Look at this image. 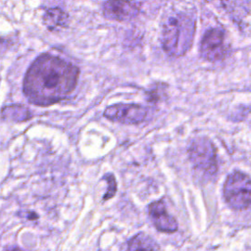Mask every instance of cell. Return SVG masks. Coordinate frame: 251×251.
I'll return each mask as SVG.
<instances>
[{
    "instance_id": "obj_12",
    "label": "cell",
    "mask_w": 251,
    "mask_h": 251,
    "mask_svg": "<svg viewBox=\"0 0 251 251\" xmlns=\"http://www.w3.org/2000/svg\"><path fill=\"white\" fill-rule=\"evenodd\" d=\"M103 179L106 180L107 182V191L106 193L104 194V197H103V201H106V200H109L111 199L112 197L115 196L116 192H117V181H116V178L115 176L109 173V174H106L104 176H103Z\"/></svg>"
},
{
    "instance_id": "obj_8",
    "label": "cell",
    "mask_w": 251,
    "mask_h": 251,
    "mask_svg": "<svg viewBox=\"0 0 251 251\" xmlns=\"http://www.w3.org/2000/svg\"><path fill=\"white\" fill-rule=\"evenodd\" d=\"M138 12V7L132 2L107 1L103 3V14L109 20L118 22L129 21L135 18Z\"/></svg>"
},
{
    "instance_id": "obj_1",
    "label": "cell",
    "mask_w": 251,
    "mask_h": 251,
    "mask_svg": "<svg viewBox=\"0 0 251 251\" xmlns=\"http://www.w3.org/2000/svg\"><path fill=\"white\" fill-rule=\"evenodd\" d=\"M79 70L66 60L50 55L38 56L28 67L23 83L26 99L37 106H49L70 96L75 90Z\"/></svg>"
},
{
    "instance_id": "obj_3",
    "label": "cell",
    "mask_w": 251,
    "mask_h": 251,
    "mask_svg": "<svg viewBox=\"0 0 251 251\" xmlns=\"http://www.w3.org/2000/svg\"><path fill=\"white\" fill-rule=\"evenodd\" d=\"M188 158L194 170L204 176H212L217 173L216 151L212 142L205 137L193 139L187 149Z\"/></svg>"
},
{
    "instance_id": "obj_14",
    "label": "cell",
    "mask_w": 251,
    "mask_h": 251,
    "mask_svg": "<svg viewBox=\"0 0 251 251\" xmlns=\"http://www.w3.org/2000/svg\"><path fill=\"white\" fill-rule=\"evenodd\" d=\"M3 251H27V250L23 249V248L18 247V246H11V247H7V248H5Z\"/></svg>"
},
{
    "instance_id": "obj_2",
    "label": "cell",
    "mask_w": 251,
    "mask_h": 251,
    "mask_svg": "<svg viewBox=\"0 0 251 251\" xmlns=\"http://www.w3.org/2000/svg\"><path fill=\"white\" fill-rule=\"evenodd\" d=\"M195 31V20L184 12H174L162 24L161 44L170 56H183L190 48Z\"/></svg>"
},
{
    "instance_id": "obj_5",
    "label": "cell",
    "mask_w": 251,
    "mask_h": 251,
    "mask_svg": "<svg viewBox=\"0 0 251 251\" xmlns=\"http://www.w3.org/2000/svg\"><path fill=\"white\" fill-rule=\"evenodd\" d=\"M103 116L115 123L124 125H136L143 122L147 116V109L133 103H118L108 106Z\"/></svg>"
},
{
    "instance_id": "obj_13",
    "label": "cell",
    "mask_w": 251,
    "mask_h": 251,
    "mask_svg": "<svg viewBox=\"0 0 251 251\" xmlns=\"http://www.w3.org/2000/svg\"><path fill=\"white\" fill-rule=\"evenodd\" d=\"M165 84H156L150 91L147 92V96H148V100L151 102H156L160 99V97L162 95L165 94Z\"/></svg>"
},
{
    "instance_id": "obj_11",
    "label": "cell",
    "mask_w": 251,
    "mask_h": 251,
    "mask_svg": "<svg viewBox=\"0 0 251 251\" xmlns=\"http://www.w3.org/2000/svg\"><path fill=\"white\" fill-rule=\"evenodd\" d=\"M30 111L24 105H10L2 109V119L16 123L27 121L31 118Z\"/></svg>"
},
{
    "instance_id": "obj_10",
    "label": "cell",
    "mask_w": 251,
    "mask_h": 251,
    "mask_svg": "<svg viewBox=\"0 0 251 251\" xmlns=\"http://www.w3.org/2000/svg\"><path fill=\"white\" fill-rule=\"evenodd\" d=\"M126 251H160V246L152 236L141 231L127 241Z\"/></svg>"
},
{
    "instance_id": "obj_4",
    "label": "cell",
    "mask_w": 251,
    "mask_h": 251,
    "mask_svg": "<svg viewBox=\"0 0 251 251\" xmlns=\"http://www.w3.org/2000/svg\"><path fill=\"white\" fill-rule=\"evenodd\" d=\"M224 196L227 204L236 210L251 206V178L239 172L229 175L224 185Z\"/></svg>"
},
{
    "instance_id": "obj_6",
    "label": "cell",
    "mask_w": 251,
    "mask_h": 251,
    "mask_svg": "<svg viewBox=\"0 0 251 251\" xmlns=\"http://www.w3.org/2000/svg\"><path fill=\"white\" fill-rule=\"evenodd\" d=\"M225 34L220 28H211L204 34L200 44L201 56L211 62L219 61L226 55Z\"/></svg>"
},
{
    "instance_id": "obj_7",
    "label": "cell",
    "mask_w": 251,
    "mask_h": 251,
    "mask_svg": "<svg viewBox=\"0 0 251 251\" xmlns=\"http://www.w3.org/2000/svg\"><path fill=\"white\" fill-rule=\"evenodd\" d=\"M148 214L157 230L167 233H173L177 230V222L168 213L166 204L163 200H157L149 204Z\"/></svg>"
},
{
    "instance_id": "obj_9",
    "label": "cell",
    "mask_w": 251,
    "mask_h": 251,
    "mask_svg": "<svg viewBox=\"0 0 251 251\" xmlns=\"http://www.w3.org/2000/svg\"><path fill=\"white\" fill-rule=\"evenodd\" d=\"M43 24L45 26L53 31L62 27H65L67 25L69 17L68 14L59 7L49 8L45 11L43 15Z\"/></svg>"
}]
</instances>
